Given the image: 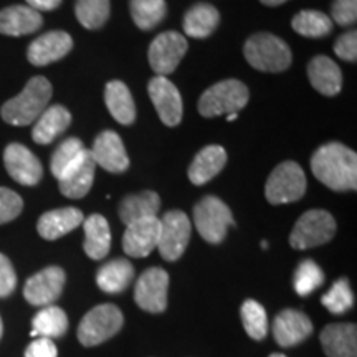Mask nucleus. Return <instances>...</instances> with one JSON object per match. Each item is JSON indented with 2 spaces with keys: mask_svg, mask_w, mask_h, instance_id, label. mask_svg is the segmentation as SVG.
Listing matches in <instances>:
<instances>
[{
  "mask_svg": "<svg viewBox=\"0 0 357 357\" xmlns=\"http://www.w3.org/2000/svg\"><path fill=\"white\" fill-rule=\"evenodd\" d=\"M311 171L321 184L331 190L357 189V155L341 142L321 146L311 158Z\"/></svg>",
  "mask_w": 357,
  "mask_h": 357,
  "instance_id": "1",
  "label": "nucleus"
},
{
  "mask_svg": "<svg viewBox=\"0 0 357 357\" xmlns=\"http://www.w3.org/2000/svg\"><path fill=\"white\" fill-rule=\"evenodd\" d=\"M190 220L182 211H169L160 218L158 250L167 261H176L184 255L190 240Z\"/></svg>",
  "mask_w": 357,
  "mask_h": 357,
  "instance_id": "9",
  "label": "nucleus"
},
{
  "mask_svg": "<svg viewBox=\"0 0 357 357\" xmlns=\"http://www.w3.org/2000/svg\"><path fill=\"white\" fill-rule=\"evenodd\" d=\"M261 248H268V242H261Z\"/></svg>",
  "mask_w": 357,
  "mask_h": 357,
  "instance_id": "49",
  "label": "nucleus"
},
{
  "mask_svg": "<svg viewBox=\"0 0 357 357\" xmlns=\"http://www.w3.org/2000/svg\"><path fill=\"white\" fill-rule=\"evenodd\" d=\"M26 6L37 12H50L60 7L61 0H25Z\"/></svg>",
  "mask_w": 357,
  "mask_h": 357,
  "instance_id": "44",
  "label": "nucleus"
},
{
  "mask_svg": "<svg viewBox=\"0 0 357 357\" xmlns=\"http://www.w3.org/2000/svg\"><path fill=\"white\" fill-rule=\"evenodd\" d=\"M129 10L137 29L153 30L167 15L166 0H131Z\"/></svg>",
  "mask_w": 357,
  "mask_h": 357,
  "instance_id": "33",
  "label": "nucleus"
},
{
  "mask_svg": "<svg viewBox=\"0 0 357 357\" xmlns=\"http://www.w3.org/2000/svg\"><path fill=\"white\" fill-rule=\"evenodd\" d=\"M96 164L93 155L86 149L77 162L58 178L60 192L68 199H83L91 190L93 181H95Z\"/></svg>",
  "mask_w": 357,
  "mask_h": 357,
  "instance_id": "18",
  "label": "nucleus"
},
{
  "mask_svg": "<svg viewBox=\"0 0 357 357\" xmlns=\"http://www.w3.org/2000/svg\"><path fill=\"white\" fill-rule=\"evenodd\" d=\"M3 164L13 181L22 185H37L43 177V167L37 155L29 147L12 142L3 151Z\"/></svg>",
  "mask_w": 357,
  "mask_h": 357,
  "instance_id": "13",
  "label": "nucleus"
},
{
  "mask_svg": "<svg viewBox=\"0 0 357 357\" xmlns=\"http://www.w3.org/2000/svg\"><path fill=\"white\" fill-rule=\"evenodd\" d=\"M84 229V253L91 260H102L111 248L109 223L100 213H93L83 220Z\"/></svg>",
  "mask_w": 357,
  "mask_h": 357,
  "instance_id": "26",
  "label": "nucleus"
},
{
  "mask_svg": "<svg viewBox=\"0 0 357 357\" xmlns=\"http://www.w3.org/2000/svg\"><path fill=\"white\" fill-rule=\"evenodd\" d=\"M134 278V266L124 258L105 263L96 275V283L105 293H121Z\"/></svg>",
  "mask_w": 357,
  "mask_h": 357,
  "instance_id": "30",
  "label": "nucleus"
},
{
  "mask_svg": "<svg viewBox=\"0 0 357 357\" xmlns=\"http://www.w3.org/2000/svg\"><path fill=\"white\" fill-rule=\"evenodd\" d=\"M263 6H268V7H278L281 3L288 2V0H260Z\"/></svg>",
  "mask_w": 357,
  "mask_h": 357,
  "instance_id": "45",
  "label": "nucleus"
},
{
  "mask_svg": "<svg viewBox=\"0 0 357 357\" xmlns=\"http://www.w3.org/2000/svg\"><path fill=\"white\" fill-rule=\"evenodd\" d=\"M270 357H287V356H283V354H278V352H276V354H270Z\"/></svg>",
  "mask_w": 357,
  "mask_h": 357,
  "instance_id": "48",
  "label": "nucleus"
},
{
  "mask_svg": "<svg viewBox=\"0 0 357 357\" xmlns=\"http://www.w3.org/2000/svg\"><path fill=\"white\" fill-rule=\"evenodd\" d=\"M105 102L109 113L119 124L129 126L136 121V105L129 88L123 82H109L105 88Z\"/></svg>",
  "mask_w": 357,
  "mask_h": 357,
  "instance_id": "28",
  "label": "nucleus"
},
{
  "mask_svg": "<svg viewBox=\"0 0 357 357\" xmlns=\"http://www.w3.org/2000/svg\"><path fill=\"white\" fill-rule=\"evenodd\" d=\"M24 211V200L17 192L0 187V225L15 220Z\"/></svg>",
  "mask_w": 357,
  "mask_h": 357,
  "instance_id": "39",
  "label": "nucleus"
},
{
  "mask_svg": "<svg viewBox=\"0 0 357 357\" xmlns=\"http://www.w3.org/2000/svg\"><path fill=\"white\" fill-rule=\"evenodd\" d=\"M84 220L83 212L79 208L75 207H63V208H55L43 213L38 218L37 230L38 235L45 240H58L61 236H65L70 231L78 229Z\"/></svg>",
  "mask_w": 357,
  "mask_h": 357,
  "instance_id": "21",
  "label": "nucleus"
},
{
  "mask_svg": "<svg viewBox=\"0 0 357 357\" xmlns=\"http://www.w3.org/2000/svg\"><path fill=\"white\" fill-rule=\"evenodd\" d=\"M160 208V197L153 190H144L139 194L128 195L119 204V218L124 225L144 220V218L158 217Z\"/></svg>",
  "mask_w": 357,
  "mask_h": 357,
  "instance_id": "27",
  "label": "nucleus"
},
{
  "mask_svg": "<svg viewBox=\"0 0 357 357\" xmlns=\"http://www.w3.org/2000/svg\"><path fill=\"white\" fill-rule=\"evenodd\" d=\"M323 306L333 314H342L354 306V293L347 278L337 280L323 296Z\"/></svg>",
  "mask_w": 357,
  "mask_h": 357,
  "instance_id": "38",
  "label": "nucleus"
},
{
  "mask_svg": "<svg viewBox=\"0 0 357 357\" xmlns=\"http://www.w3.org/2000/svg\"><path fill=\"white\" fill-rule=\"evenodd\" d=\"M66 281L65 271L60 266H48L30 276L24 287L25 300L33 306H52L60 298Z\"/></svg>",
  "mask_w": 357,
  "mask_h": 357,
  "instance_id": "12",
  "label": "nucleus"
},
{
  "mask_svg": "<svg viewBox=\"0 0 357 357\" xmlns=\"http://www.w3.org/2000/svg\"><path fill=\"white\" fill-rule=\"evenodd\" d=\"M336 234V220L329 212L314 208L307 211L294 223L289 245L294 250H307L328 243Z\"/></svg>",
  "mask_w": 357,
  "mask_h": 357,
  "instance_id": "7",
  "label": "nucleus"
},
{
  "mask_svg": "<svg viewBox=\"0 0 357 357\" xmlns=\"http://www.w3.org/2000/svg\"><path fill=\"white\" fill-rule=\"evenodd\" d=\"M71 48H73V38L61 30H53L30 43L26 58L33 66H45L61 60L68 55Z\"/></svg>",
  "mask_w": 357,
  "mask_h": 357,
  "instance_id": "17",
  "label": "nucleus"
},
{
  "mask_svg": "<svg viewBox=\"0 0 357 357\" xmlns=\"http://www.w3.org/2000/svg\"><path fill=\"white\" fill-rule=\"evenodd\" d=\"M169 275L162 268H149L137 280L134 288L136 305L147 312H164L167 307Z\"/></svg>",
  "mask_w": 357,
  "mask_h": 357,
  "instance_id": "11",
  "label": "nucleus"
},
{
  "mask_svg": "<svg viewBox=\"0 0 357 357\" xmlns=\"http://www.w3.org/2000/svg\"><path fill=\"white\" fill-rule=\"evenodd\" d=\"M189 43L184 35L164 32L153 40L149 47V65L159 77L171 75L187 53Z\"/></svg>",
  "mask_w": 357,
  "mask_h": 357,
  "instance_id": "10",
  "label": "nucleus"
},
{
  "mask_svg": "<svg viewBox=\"0 0 357 357\" xmlns=\"http://www.w3.org/2000/svg\"><path fill=\"white\" fill-rule=\"evenodd\" d=\"M321 346L328 357H357L356 324H329L321 331Z\"/></svg>",
  "mask_w": 357,
  "mask_h": 357,
  "instance_id": "22",
  "label": "nucleus"
},
{
  "mask_svg": "<svg viewBox=\"0 0 357 357\" xmlns=\"http://www.w3.org/2000/svg\"><path fill=\"white\" fill-rule=\"evenodd\" d=\"M334 53L344 61H354L357 60V32L351 30L341 35L334 43Z\"/></svg>",
  "mask_w": 357,
  "mask_h": 357,
  "instance_id": "41",
  "label": "nucleus"
},
{
  "mask_svg": "<svg viewBox=\"0 0 357 357\" xmlns=\"http://www.w3.org/2000/svg\"><path fill=\"white\" fill-rule=\"evenodd\" d=\"M52 100V83L43 77H35L25 84L24 91L8 100L0 109V116L12 126H29L48 108Z\"/></svg>",
  "mask_w": 357,
  "mask_h": 357,
  "instance_id": "2",
  "label": "nucleus"
},
{
  "mask_svg": "<svg viewBox=\"0 0 357 357\" xmlns=\"http://www.w3.org/2000/svg\"><path fill=\"white\" fill-rule=\"evenodd\" d=\"M123 312L114 305H100L84 314L78 326V341L84 347L100 346L123 328Z\"/></svg>",
  "mask_w": 357,
  "mask_h": 357,
  "instance_id": "6",
  "label": "nucleus"
},
{
  "mask_svg": "<svg viewBox=\"0 0 357 357\" xmlns=\"http://www.w3.org/2000/svg\"><path fill=\"white\" fill-rule=\"evenodd\" d=\"M2 333H3V324H2V318H0V337H2Z\"/></svg>",
  "mask_w": 357,
  "mask_h": 357,
  "instance_id": "47",
  "label": "nucleus"
},
{
  "mask_svg": "<svg viewBox=\"0 0 357 357\" xmlns=\"http://www.w3.org/2000/svg\"><path fill=\"white\" fill-rule=\"evenodd\" d=\"M149 96L160 121L169 128H176L182 121V96L171 79L167 77H154L149 82Z\"/></svg>",
  "mask_w": 357,
  "mask_h": 357,
  "instance_id": "14",
  "label": "nucleus"
},
{
  "mask_svg": "<svg viewBox=\"0 0 357 357\" xmlns=\"http://www.w3.org/2000/svg\"><path fill=\"white\" fill-rule=\"evenodd\" d=\"M312 323L305 312L284 310L273 321V337L281 347L300 344L311 336Z\"/></svg>",
  "mask_w": 357,
  "mask_h": 357,
  "instance_id": "19",
  "label": "nucleus"
},
{
  "mask_svg": "<svg viewBox=\"0 0 357 357\" xmlns=\"http://www.w3.org/2000/svg\"><path fill=\"white\" fill-rule=\"evenodd\" d=\"M84 151H86V147H84V144L78 139V137H70V139L61 142L52 155L50 169L53 177L58 181V178L63 176V174L82 158Z\"/></svg>",
  "mask_w": 357,
  "mask_h": 357,
  "instance_id": "35",
  "label": "nucleus"
},
{
  "mask_svg": "<svg viewBox=\"0 0 357 357\" xmlns=\"http://www.w3.org/2000/svg\"><path fill=\"white\" fill-rule=\"evenodd\" d=\"M248 88L238 79H223L215 83L200 96L199 113L204 118H215L222 114L238 113L247 106Z\"/></svg>",
  "mask_w": 357,
  "mask_h": 357,
  "instance_id": "4",
  "label": "nucleus"
},
{
  "mask_svg": "<svg viewBox=\"0 0 357 357\" xmlns=\"http://www.w3.org/2000/svg\"><path fill=\"white\" fill-rule=\"evenodd\" d=\"M227 164V151L222 146L211 144L195 155L189 167V178L194 185H204L222 172Z\"/></svg>",
  "mask_w": 357,
  "mask_h": 357,
  "instance_id": "24",
  "label": "nucleus"
},
{
  "mask_svg": "<svg viewBox=\"0 0 357 357\" xmlns=\"http://www.w3.org/2000/svg\"><path fill=\"white\" fill-rule=\"evenodd\" d=\"M236 118H238V113H234V114H227V121H229V123L235 121Z\"/></svg>",
  "mask_w": 357,
  "mask_h": 357,
  "instance_id": "46",
  "label": "nucleus"
},
{
  "mask_svg": "<svg viewBox=\"0 0 357 357\" xmlns=\"http://www.w3.org/2000/svg\"><path fill=\"white\" fill-rule=\"evenodd\" d=\"M333 24L336 22L341 26H351L357 20V0H333L331 6Z\"/></svg>",
  "mask_w": 357,
  "mask_h": 357,
  "instance_id": "40",
  "label": "nucleus"
},
{
  "mask_svg": "<svg viewBox=\"0 0 357 357\" xmlns=\"http://www.w3.org/2000/svg\"><path fill=\"white\" fill-rule=\"evenodd\" d=\"M75 13L84 29L98 30L109 19L111 2L109 0H77Z\"/></svg>",
  "mask_w": 357,
  "mask_h": 357,
  "instance_id": "34",
  "label": "nucleus"
},
{
  "mask_svg": "<svg viewBox=\"0 0 357 357\" xmlns=\"http://www.w3.org/2000/svg\"><path fill=\"white\" fill-rule=\"evenodd\" d=\"M42 13L29 6H10L0 10V33L8 37L35 33L42 29Z\"/></svg>",
  "mask_w": 357,
  "mask_h": 357,
  "instance_id": "20",
  "label": "nucleus"
},
{
  "mask_svg": "<svg viewBox=\"0 0 357 357\" xmlns=\"http://www.w3.org/2000/svg\"><path fill=\"white\" fill-rule=\"evenodd\" d=\"M240 314H242V323H243L245 331H247L250 337L257 339V341H261V339L266 337L268 318H266L265 307H263L260 303L255 300L243 301Z\"/></svg>",
  "mask_w": 357,
  "mask_h": 357,
  "instance_id": "36",
  "label": "nucleus"
},
{
  "mask_svg": "<svg viewBox=\"0 0 357 357\" xmlns=\"http://www.w3.org/2000/svg\"><path fill=\"white\" fill-rule=\"evenodd\" d=\"M194 223L205 242L217 245L223 242L229 227L234 225V215L223 200L207 195L195 205Z\"/></svg>",
  "mask_w": 357,
  "mask_h": 357,
  "instance_id": "8",
  "label": "nucleus"
},
{
  "mask_svg": "<svg viewBox=\"0 0 357 357\" xmlns=\"http://www.w3.org/2000/svg\"><path fill=\"white\" fill-rule=\"evenodd\" d=\"M324 283V271L312 260H303L294 273V291L300 296H307Z\"/></svg>",
  "mask_w": 357,
  "mask_h": 357,
  "instance_id": "37",
  "label": "nucleus"
},
{
  "mask_svg": "<svg viewBox=\"0 0 357 357\" xmlns=\"http://www.w3.org/2000/svg\"><path fill=\"white\" fill-rule=\"evenodd\" d=\"M96 166L113 174H121L128 171L129 158L126 154L121 137L114 131H102L93 142V149L89 151Z\"/></svg>",
  "mask_w": 357,
  "mask_h": 357,
  "instance_id": "16",
  "label": "nucleus"
},
{
  "mask_svg": "<svg viewBox=\"0 0 357 357\" xmlns=\"http://www.w3.org/2000/svg\"><path fill=\"white\" fill-rule=\"evenodd\" d=\"M25 357H58V349L53 339L37 337L25 349Z\"/></svg>",
  "mask_w": 357,
  "mask_h": 357,
  "instance_id": "43",
  "label": "nucleus"
},
{
  "mask_svg": "<svg viewBox=\"0 0 357 357\" xmlns=\"http://www.w3.org/2000/svg\"><path fill=\"white\" fill-rule=\"evenodd\" d=\"M306 174L300 164L287 160L273 169L265 185L266 200L271 205L298 202L306 192Z\"/></svg>",
  "mask_w": 357,
  "mask_h": 357,
  "instance_id": "5",
  "label": "nucleus"
},
{
  "mask_svg": "<svg viewBox=\"0 0 357 357\" xmlns=\"http://www.w3.org/2000/svg\"><path fill=\"white\" fill-rule=\"evenodd\" d=\"M66 329H68L66 312L58 306H45L42 311L35 314L30 336L55 339L63 336Z\"/></svg>",
  "mask_w": 357,
  "mask_h": 357,
  "instance_id": "31",
  "label": "nucleus"
},
{
  "mask_svg": "<svg viewBox=\"0 0 357 357\" xmlns=\"http://www.w3.org/2000/svg\"><path fill=\"white\" fill-rule=\"evenodd\" d=\"M71 124L70 111L61 105L47 108L33 124L32 137L37 144H50L60 134H63Z\"/></svg>",
  "mask_w": 357,
  "mask_h": 357,
  "instance_id": "25",
  "label": "nucleus"
},
{
  "mask_svg": "<svg viewBox=\"0 0 357 357\" xmlns=\"http://www.w3.org/2000/svg\"><path fill=\"white\" fill-rule=\"evenodd\" d=\"M220 13L211 3H197L184 15V32L192 38H207L215 32Z\"/></svg>",
  "mask_w": 357,
  "mask_h": 357,
  "instance_id": "29",
  "label": "nucleus"
},
{
  "mask_svg": "<svg viewBox=\"0 0 357 357\" xmlns=\"http://www.w3.org/2000/svg\"><path fill=\"white\" fill-rule=\"evenodd\" d=\"M307 79L316 91L324 96L339 95L342 86V75L336 61L328 56H314L307 63Z\"/></svg>",
  "mask_w": 357,
  "mask_h": 357,
  "instance_id": "23",
  "label": "nucleus"
},
{
  "mask_svg": "<svg viewBox=\"0 0 357 357\" xmlns=\"http://www.w3.org/2000/svg\"><path fill=\"white\" fill-rule=\"evenodd\" d=\"M293 30L306 38L328 37L333 32V20L319 10H301L293 17Z\"/></svg>",
  "mask_w": 357,
  "mask_h": 357,
  "instance_id": "32",
  "label": "nucleus"
},
{
  "mask_svg": "<svg viewBox=\"0 0 357 357\" xmlns=\"http://www.w3.org/2000/svg\"><path fill=\"white\" fill-rule=\"evenodd\" d=\"M17 287V273L10 260L0 253V298H7Z\"/></svg>",
  "mask_w": 357,
  "mask_h": 357,
  "instance_id": "42",
  "label": "nucleus"
},
{
  "mask_svg": "<svg viewBox=\"0 0 357 357\" xmlns=\"http://www.w3.org/2000/svg\"><path fill=\"white\" fill-rule=\"evenodd\" d=\"M243 55L253 68L266 73H280L291 65V50L284 40L271 33L252 35L243 47Z\"/></svg>",
  "mask_w": 357,
  "mask_h": 357,
  "instance_id": "3",
  "label": "nucleus"
},
{
  "mask_svg": "<svg viewBox=\"0 0 357 357\" xmlns=\"http://www.w3.org/2000/svg\"><path fill=\"white\" fill-rule=\"evenodd\" d=\"M159 235L160 220L158 217L129 223L123 235V250L132 258H144L158 248Z\"/></svg>",
  "mask_w": 357,
  "mask_h": 357,
  "instance_id": "15",
  "label": "nucleus"
}]
</instances>
